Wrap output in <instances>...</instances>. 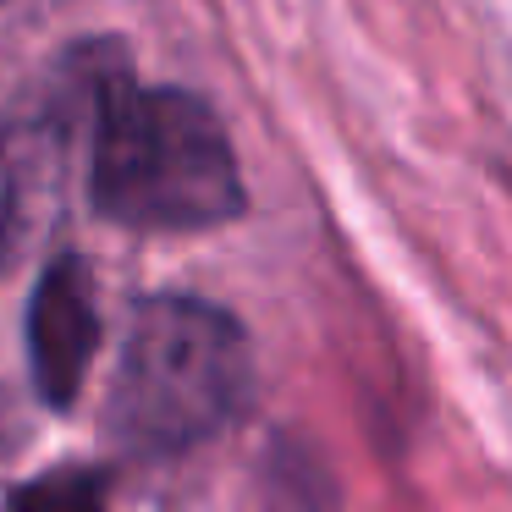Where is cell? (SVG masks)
Here are the masks:
<instances>
[{
	"instance_id": "5b68a950",
	"label": "cell",
	"mask_w": 512,
	"mask_h": 512,
	"mask_svg": "<svg viewBox=\"0 0 512 512\" xmlns=\"http://www.w3.org/2000/svg\"><path fill=\"white\" fill-rule=\"evenodd\" d=\"M105 496H111V474L105 468L61 463V468H45V474L12 485L6 512H105Z\"/></svg>"
},
{
	"instance_id": "3957f363",
	"label": "cell",
	"mask_w": 512,
	"mask_h": 512,
	"mask_svg": "<svg viewBox=\"0 0 512 512\" xmlns=\"http://www.w3.org/2000/svg\"><path fill=\"white\" fill-rule=\"evenodd\" d=\"M72 72V67H67ZM72 83L67 94H28L0 111V276L23 265L28 248L50 232L67 193V138H72Z\"/></svg>"
},
{
	"instance_id": "7a4b0ae2",
	"label": "cell",
	"mask_w": 512,
	"mask_h": 512,
	"mask_svg": "<svg viewBox=\"0 0 512 512\" xmlns=\"http://www.w3.org/2000/svg\"><path fill=\"white\" fill-rule=\"evenodd\" d=\"M254 397V342L232 309L193 292H155L133 309L105 391V441L166 463L226 435Z\"/></svg>"
},
{
	"instance_id": "6da1fadb",
	"label": "cell",
	"mask_w": 512,
	"mask_h": 512,
	"mask_svg": "<svg viewBox=\"0 0 512 512\" xmlns=\"http://www.w3.org/2000/svg\"><path fill=\"white\" fill-rule=\"evenodd\" d=\"M89 199L127 232H210L248 210L243 166L215 105L193 89L133 83L116 56L94 67Z\"/></svg>"
},
{
	"instance_id": "277c9868",
	"label": "cell",
	"mask_w": 512,
	"mask_h": 512,
	"mask_svg": "<svg viewBox=\"0 0 512 512\" xmlns=\"http://www.w3.org/2000/svg\"><path fill=\"white\" fill-rule=\"evenodd\" d=\"M100 353V298L83 254H56L28 298V369L45 408L67 413L78 402L89 364Z\"/></svg>"
}]
</instances>
